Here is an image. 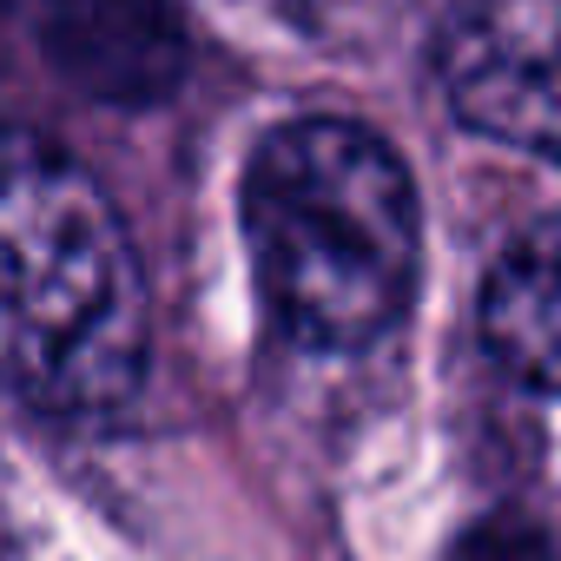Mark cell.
<instances>
[{
    "label": "cell",
    "instance_id": "6da1fadb",
    "mask_svg": "<svg viewBox=\"0 0 561 561\" xmlns=\"http://www.w3.org/2000/svg\"><path fill=\"white\" fill-rule=\"evenodd\" d=\"M238 205L257 298L298 351L351 357L397 331L423 264V211L383 133L337 113L271 126Z\"/></svg>",
    "mask_w": 561,
    "mask_h": 561
},
{
    "label": "cell",
    "instance_id": "7a4b0ae2",
    "mask_svg": "<svg viewBox=\"0 0 561 561\" xmlns=\"http://www.w3.org/2000/svg\"><path fill=\"white\" fill-rule=\"evenodd\" d=\"M146 277L100 179L47 133L0 126V390L106 416L146 377Z\"/></svg>",
    "mask_w": 561,
    "mask_h": 561
},
{
    "label": "cell",
    "instance_id": "3957f363",
    "mask_svg": "<svg viewBox=\"0 0 561 561\" xmlns=\"http://www.w3.org/2000/svg\"><path fill=\"white\" fill-rule=\"evenodd\" d=\"M443 93L462 126L554 152V0H469L443 34Z\"/></svg>",
    "mask_w": 561,
    "mask_h": 561
},
{
    "label": "cell",
    "instance_id": "277c9868",
    "mask_svg": "<svg viewBox=\"0 0 561 561\" xmlns=\"http://www.w3.org/2000/svg\"><path fill=\"white\" fill-rule=\"evenodd\" d=\"M482 351L502 377L548 397L554 383V225H528L482 291Z\"/></svg>",
    "mask_w": 561,
    "mask_h": 561
}]
</instances>
